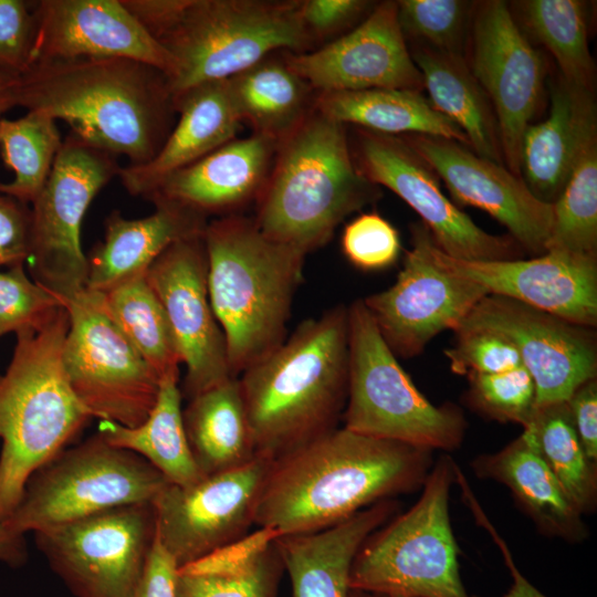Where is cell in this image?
<instances>
[{"label": "cell", "instance_id": "6da1fadb", "mask_svg": "<svg viewBox=\"0 0 597 597\" xmlns=\"http://www.w3.org/2000/svg\"><path fill=\"white\" fill-rule=\"evenodd\" d=\"M432 451L335 428L272 461L254 524L279 536L317 532L421 488Z\"/></svg>", "mask_w": 597, "mask_h": 597}, {"label": "cell", "instance_id": "7a4b0ae2", "mask_svg": "<svg viewBox=\"0 0 597 597\" xmlns=\"http://www.w3.org/2000/svg\"><path fill=\"white\" fill-rule=\"evenodd\" d=\"M18 106L65 122L71 133L128 165H143L171 132L167 76L139 61H48L20 76Z\"/></svg>", "mask_w": 597, "mask_h": 597}, {"label": "cell", "instance_id": "3957f363", "mask_svg": "<svg viewBox=\"0 0 597 597\" xmlns=\"http://www.w3.org/2000/svg\"><path fill=\"white\" fill-rule=\"evenodd\" d=\"M238 380L258 457L275 460L337 428L347 399L348 307L303 321Z\"/></svg>", "mask_w": 597, "mask_h": 597}, {"label": "cell", "instance_id": "277c9868", "mask_svg": "<svg viewBox=\"0 0 597 597\" xmlns=\"http://www.w3.org/2000/svg\"><path fill=\"white\" fill-rule=\"evenodd\" d=\"M203 240L209 300L224 335L230 373L238 377L285 341L307 254L239 214L208 222Z\"/></svg>", "mask_w": 597, "mask_h": 597}, {"label": "cell", "instance_id": "5b68a950", "mask_svg": "<svg viewBox=\"0 0 597 597\" xmlns=\"http://www.w3.org/2000/svg\"><path fill=\"white\" fill-rule=\"evenodd\" d=\"M70 326L65 306L19 332L0 380V521L18 506L29 479L55 458L92 418L63 366Z\"/></svg>", "mask_w": 597, "mask_h": 597}, {"label": "cell", "instance_id": "8992f818", "mask_svg": "<svg viewBox=\"0 0 597 597\" xmlns=\"http://www.w3.org/2000/svg\"><path fill=\"white\" fill-rule=\"evenodd\" d=\"M379 196L355 165L345 125L314 107L277 145L253 220L265 235L307 254Z\"/></svg>", "mask_w": 597, "mask_h": 597}, {"label": "cell", "instance_id": "52a82bcc", "mask_svg": "<svg viewBox=\"0 0 597 597\" xmlns=\"http://www.w3.org/2000/svg\"><path fill=\"white\" fill-rule=\"evenodd\" d=\"M455 467L449 455L440 457L418 501L367 537L352 565V589L386 597H470L449 515Z\"/></svg>", "mask_w": 597, "mask_h": 597}, {"label": "cell", "instance_id": "ba28073f", "mask_svg": "<svg viewBox=\"0 0 597 597\" xmlns=\"http://www.w3.org/2000/svg\"><path fill=\"white\" fill-rule=\"evenodd\" d=\"M348 307V387L344 428L428 450L460 447L467 421L453 405L423 396L380 335L363 300Z\"/></svg>", "mask_w": 597, "mask_h": 597}, {"label": "cell", "instance_id": "9c48e42d", "mask_svg": "<svg viewBox=\"0 0 597 597\" xmlns=\"http://www.w3.org/2000/svg\"><path fill=\"white\" fill-rule=\"evenodd\" d=\"M300 1L190 0L159 43L175 57L171 97L198 84L230 78L273 51L303 53L312 44Z\"/></svg>", "mask_w": 597, "mask_h": 597}, {"label": "cell", "instance_id": "30bf717a", "mask_svg": "<svg viewBox=\"0 0 597 597\" xmlns=\"http://www.w3.org/2000/svg\"><path fill=\"white\" fill-rule=\"evenodd\" d=\"M168 484L147 460L97 432L39 469L3 523L18 534L35 533L119 506L153 504Z\"/></svg>", "mask_w": 597, "mask_h": 597}, {"label": "cell", "instance_id": "8fae6325", "mask_svg": "<svg viewBox=\"0 0 597 597\" xmlns=\"http://www.w3.org/2000/svg\"><path fill=\"white\" fill-rule=\"evenodd\" d=\"M116 158L70 132L32 203L29 270L33 281L64 306L86 289L81 227L93 199L117 177L121 166Z\"/></svg>", "mask_w": 597, "mask_h": 597}, {"label": "cell", "instance_id": "7c38bea8", "mask_svg": "<svg viewBox=\"0 0 597 597\" xmlns=\"http://www.w3.org/2000/svg\"><path fill=\"white\" fill-rule=\"evenodd\" d=\"M70 326L63 366L72 390L92 417L137 427L157 400L160 380L84 290L65 305Z\"/></svg>", "mask_w": 597, "mask_h": 597}, {"label": "cell", "instance_id": "4fadbf2b", "mask_svg": "<svg viewBox=\"0 0 597 597\" xmlns=\"http://www.w3.org/2000/svg\"><path fill=\"white\" fill-rule=\"evenodd\" d=\"M34 534L74 596L132 597L155 540V513L153 504L125 505Z\"/></svg>", "mask_w": 597, "mask_h": 597}, {"label": "cell", "instance_id": "5bb4252c", "mask_svg": "<svg viewBox=\"0 0 597 597\" xmlns=\"http://www.w3.org/2000/svg\"><path fill=\"white\" fill-rule=\"evenodd\" d=\"M355 153L358 170L411 207L449 256L465 261L521 259L522 248L513 238L485 232L444 196L437 174L405 137L360 128Z\"/></svg>", "mask_w": 597, "mask_h": 597}, {"label": "cell", "instance_id": "9a60e30c", "mask_svg": "<svg viewBox=\"0 0 597 597\" xmlns=\"http://www.w3.org/2000/svg\"><path fill=\"white\" fill-rule=\"evenodd\" d=\"M410 231L411 248L396 282L363 298L388 347L405 358L419 355L439 333L454 331L488 295L479 284L438 262L434 241L426 226L417 222Z\"/></svg>", "mask_w": 597, "mask_h": 597}, {"label": "cell", "instance_id": "2e32d148", "mask_svg": "<svg viewBox=\"0 0 597 597\" xmlns=\"http://www.w3.org/2000/svg\"><path fill=\"white\" fill-rule=\"evenodd\" d=\"M471 22L467 64L493 107L504 166L522 178V138L542 101L545 60L505 1L475 4Z\"/></svg>", "mask_w": 597, "mask_h": 597}, {"label": "cell", "instance_id": "e0dca14e", "mask_svg": "<svg viewBox=\"0 0 597 597\" xmlns=\"http://www.w3.org/2000/svg\"><path fill=\"white\" fill-rule=\"evenodd\" d=\"M272 461L256 457L192 484L169 483L158 494L156 535L179 568L248 535Z\"/></svg>", "mask_w": 597, "mask_h": 597}, {"label": "cell", "instance_id": "ac0fdd59", "mask_svg": "<svg viewBox=\"0 0 597 597\" xmlns=\"http://www.w3.org/2000/svg\"><path fill=\"white\" fill-rule=\"evenodd\" d=\"M485 331L506 338L536 386V407L566 401L596 377L597 343L593 328L574 324L513 298L488 294L453 331Z\"/></svg>", "mask_w": 597, "mask_h": 597}, {"label": "cell", "instance_id": "d6986e66", "mask_svg": "<svg viewBox=\"0 0 597 597\" xmlns=\"http://www.w3.org/2000/svg\"><path fill=\"white\" fill-rule=\"evenodd\" d=\"M145 276L165 311L186 366L182 397L190 399L233 378L224 335L209 300L203 234L171 244Z\"/></svg>", "mask_w": 597, "mask_h": 597}, {"label": "cell", "instance_id": "ffe728a7", "mask_svg": "<svg viewBox=\"0 0 597 597\" xmlns=\"http://www.w3.org/2000/svg\"><path fill=\"white\" fill-rule=\"evenodd\" d=\"M283 59L316 93L423 91L421 73L398 23L397 1L377 4L355 29L323 48L286 52Z\"/></svg>", "mask_w": 597, "mask_h": 597}, {"label": "cell", "instance_id": "44dd1931", "mask_svg": "<svg viewBox=\"0 0 597 597\" xmlns=\"http://www.w3.org/2000/svg\"><path fill=\"white\" fill-rule=\"evenodd\" d=\"M32 13L31 66L48 61L123 57L154 66L168 81L177 72L175 57L121 0H41L32 6Z\"/></svg>", "mask_w": 597, "mask_h": 597}, {"label": "cell", "instance_id": "7402d4cb", "mask_svg": "<svg viewBox=\"0 0 597 597\" xmlns=\"http://www.w3.org/2000/svg\"><path fill=\"white\" fill-rule=\"evenodd\" d=\"M406 139L442 179L458 205L489 213L522 249L535 255L546 252L553 205L537 199L523 178L454 140L423 135Z\"/></svg>", "mask_w": 597, "mask_h": 597}, {"label": "cell", "instance_id": "603a6c76", "mask_svg": "<svg viewBox=\"0 0 597 597\" xmlns=\"http://www.w3.org/2000/svg\"><path fill=\"white\" fill-rule=\"evenodd\" d=\"M439 263L488 294L513 298L577 325L597 324V254L546 251L528 260L465 261L433 244Z\"/></svg>", "mask_w": 597, "mask_h": 597}, {"label": "cell", "instance_id": "cb8c5ba5", "mask_svg": "<svg viewBox=\"0 0 597 597\" xmlns=\"http://www.w3.org/2000/svg\"><path fill=\"white\" fill-rule=\"evenodd\" d=\"M277 144L252 134L232 139L193 164L168 176L147 200H166L208 214H234L260 197Z\"/></svg>", "mask_w": 597, "mask_h": 597}, {"label": "cell", "instance_id": "d4e9b609", "mask_svg": "<svg viewBox=\"0 0 597 597\" xmlns=\"http://www.w3.org/2000/svg\"><path fill=\"white\" fill-rule=\"evenodd\" d=\"M172 104L179 118L155 157L119 169L117 177L132 196L148 199L168 176L234 139L242 123L228 78L190 87Z\"/></svg>", "mask_w": 597, "mask_h": 597}, {"label": "cell", "instance_id": "484cf974", "mask_svg": "<svg viewBox=\"0 0 597 597\" xmlns=\"http://www.w3.org/2000/svg\"><path fill=\"white\" fill-rule=\"evenodd\" d=\"M597 139V105L593 91L551 82V108L545 121L531 124L521 146V175L532 193L553 205L584 149Z\"/></svg>", "mask_w": 597, "mask_h": 597}, {"label": "cell", "instance_id": "4316f807", "mask_svg": "<svg viewBox=\"0 0 597 597\" xmlns=\"http://www.w3.org/2000/svg\"><path fill=\"white\" fill-rule=\"evenodd\" d=\"M151 202L156 210L144 218L127 219L119 211L106 218L103 242L86 256V290L104 292L144 274L171 244L203 234L206 217L171 201Z\"/></svg>", "mask_w": 597, "mask_h": 597}, {"label": "cell", "instance_id": "83f0119b", "mask_svg": "<svg viewBox=\"0 0 597 597\" xmlns=\"http://www.w3.org/2000/svg\"><path fill=\"white\" fill-rule=\"evenodd\" d=\"M397 502H378L331 527L274 540L293 597H349L354 558L367 537L383 526Z\"/></svg>", "mask_w": 597, "mask_h": 597}, {"label": "cell", "instance_id": "f1b7e54d", "mask_svg": "<svg viewBox=\"0 0 597 597\" xmlns=\"http://www.w3.org/2000/svg\"><path fill=\"white\" fill-rule=\"evenodd\" d=\"M476 476L506 485L521 509L545 535L568 542L587 536L583 515L574 507L541 455L527 429L502 450L475 458Z\"/></svg>", "mask_w": 597, "mask_h": 597}, {"label": "cell", "instance_id": "f546056e", "mask_svg": "<svg viewBox=\"0 0 597 597\" xmlns=\"http://www.w3.org/2000/svg\"><path fill=\"white\" fill-rule=\"evenodd\" d=\"M276 537L261 528L180 567L177 597H277L284 567Z\"/></svg>", "mask_w": 597, "mask_h": 597}, {"label": "cell", "instance_id": "4dcf8cb0", "mask_svg": "<svg viewBox=\"0 0 597 597\" xmlns=\"http://www.w3.org/2000/svg\"><path fill=\"white\" fill-rule=\"evenodd\" d=\"M410 54L431 105L459 126L474 154L504 165L493 107L462 54L427 45H419Z\"/></svg>", "mask_w": 597, "mask_h": 597}, {"label": "cell", "instance_id": "1f68e13d", "mask_svg": "<svg viewBox=\"0 0 597 597\" xmlns=\"http://www.w3.org/2000/svg\"><path fill=\"white\" fill-rule=\"evenodd\" d=\"M182 422L192 458L205 476L258 457L238 377L188 399Z\"/></svg>", "mask_w": 597, "mask_h": 597}, {"label": "cell", "instance_id": "d6a6232c", "mask_svg": "<svg viewBox=\"0 0 597 597\" xmlns=\"http://www.w3.org/2000/svg\"><path fill=\"white\" fill-rule=\"evenodd\" d=\"M314 107L344 125L355 124L385 135L440 137L469 147L459 126L439 113L419 91L371 88L317 93Z\"/></svg>", "mask_w": 597, "mask_h": 597}, {"label": "cell", "instance_id": "836d02e7", "mask_svg": "<svg viewBox=\"0 0 597 597\" xmlns=\"http://www.w3.org/2000/svg\"><path fill=\"white\" fill-rule=\"evenodd\" d=\"M282 59L270 55L228 78L242 122L277 145L314 109L316 92Z\"/></svg>", "mask_w": 597, "mask_h": 597}, {"label": "cell", "instance_id": "e575fe53", "mask_svg": "<svg viewBox=\"0 0 597 597\" xmlns=\"http://www.w3.org/2000/svg\"><path fill=\"white\" fill-rule=\"evenodd\" d=\"M179 378L160 381L155 406L137 427L100 420L98 433L112 446L133 451L176 485L192 484L205 475L198 469L182 422V394Z\"/></svg>", "mask_w": 597, "mask_h": 597}, {"label": "cell", "instance_id": "d590c367", "mask_svg": "<svg viewBox=\"0 0 597 597\" xmlns=\"http://www.w3.org/2000/svg\"><path fill=\"white\" fill-rule=\"evenodd\" d=\"M94 293L103 311L159 380L179 378L181 357L165 311L145 273Z\"/></svg>", "mask_w": 597, "mask_h": 597}, {"label": "cell", "instance_id": "8d00e7d4", "mask_svg": "<svg viewBox=\"0 0 597 597\" xmlns=\"http://www.w3.org/2000/svg\"><path fill=\"white\" fill-rule=\"evenodd\" d=\"M530 34L554 56L561 76L593 91L595 63L588 48L586 2L525 0L515 2Z\"/></svg>", "mask_w": 597, "mask_h": 597}, {"label": "cell", "instance_id": "74e56055", "mask_svg": "<svg viewBox=\"0 0 597 597\" xmlns=\"http://www.w3.org/2000/svg\"><path fill=\"white\" fill-rule=\"evenodd\" d=\"M523 429L534 436L541 455L574 507L582 515L593 513L597 504V468L582 446L567 402L537 406Z\"/></svg>", "mask_w": 597, "mask_h": 597}, {"label": "cell", "instance_id": "f35d334b", "mask_svg": "<svg viewBox=\"0 0 597 597\" xmlns=\"http://www.w3.org/2000/svg\"><path fill=\"white\" fill-rule=\"evenodd\" d=\"M62 142L56 121L44 113L0 117L1 158L14 172L11 181L0 182V192L32 205L51 175Z\"/></svg>", "mask_w": 597, "mask_h": 597}, {"label": "cell", "instance_id": "ab89813d", "mask_svg": "<svg viewBox=\"0 0 597 597\" xmlns=\"http://www.w3.org/2000/svg\"><path fill=\"white\" fill-rule=\"evenodd\" d=\"M546 251L597 254V139L584 149L553 203Z\"/></svg>", "mask_w": 597, "mask_h": 597}, {"label": "cell", "instance_id": "60d3db41", "mask_svg": "<svg viewBox=\"0 0 597 597\" xmlns=\"http://www.w3.org/2000/svg\"><path fill=\"white\" fill-rule=\"evenodd\" d=\"M475 4L462 0H399L397 18L405 39L462 54Z\"/></svg>", "mask_w": 597, "mask_h": 597}, {"label": "cell", "instance_id": "b9f144b4", "mask_svg": "<svg viewBox=\"0 0 597 597\" xmlns=\"http://www.w3.org/2000/svg\"><path fill=\"white\" fill-rule=\"evenodd\" d=\"M467 400L485 417L525 428L536 409V386L521 365L498 374L468 375Z\"/></svg>", "mask_w": 597, "mask_h": 597}, {"label": "cell", "instance_id": "7bdbcfd3", "mask_svg": "<svg viewBox=\"0 0 597 597\" xmlns=\"http://www.w3.org/2000/svg\"><path fill=\"white\" fill-rule=\"evenodd\" d=\"M60 306L57 296L29 279L24 264L0 271V336L34 327Z\"/></svg>", "mask_w": 597, "mask_h": 597}, {"label": "cell", "instance_id": "ee69618b", "mask_svg": "<svg viewBox=\"0 0 597 597\" xmlns=\"http://www.w3.org/2000/svg\"><path fill=\"white\" fill-rule=\"evenodd\" d=\"M342 250L348 261L365 271L392 265L400 253L397 229L377 212H364L346 224Z\"/></svg>", "mask_w": 597, "mask_h": 597}, {"label": "cell", "instance_id": "f6af8a7d", "mask_svg": "<svg viewBox=\"0 0 597 597\" xmlns=\"http://www.w3.org/2000/svg\"><path fill=\"white\" fill-rule=\"evenodd\" d=\"M450 368L459 375L498 374L522 365L516 348L495 333H457V343L444 350Z\"/></svg>", "mask_w": 597, "mask_h": 597}, {"label": "cell", "instance_id": "bcb514c9", "mask_svg": "<svg viewBox=\"0 0 597 597\" xmlns=\"http://www.w3.org/2000/svg\"><path fill=\"white\" fill-rule=\"evenodd\" d=\"M34 38L32 7L0 0V71L21 76L31 66Z\"/></svg>", "mask_w": 597, "mask_h": 597}, {"label": "cell", "instance_id": "7dc6e473", "mask_svg": "<svg viewBox=\"0 0 597 597\" xmlns=\"http://www.w3.org/2000/svg\"><path fill=\"white\" fill-rule=\"evenodd\" d=\"M31 209L9 196H0V266L24 264L30 250Z\"/></svg>", "mask_w": 597, "mask_h": 597}, {"label": "cell", "instance_id": "c3c4849f", "mask_svg": "<svg viewBox=\"0 0 597 597\" xmlns=\"http://www.w3.org/2000/svg\"><path fill=\"white\" fill-rule=\"evenodd\" d=\"M368 4L362 0H304L300 1V17L307 34L315 41L347 27Z\"/></svg>", "mask_w": 597, "mask_h": 597}, {"label": "cell", "instance_id": "681fc988", "mask_svg": "<svg viewBox=\"0 0 597 597\" xmlns=\"http://www.w3.org/2000/svg\"><path fill=\"white\" fill-rule=\"evenodd\" d=\"M179 566L155 534L143 574L132 597H177Z\"/></svg>", "mask_w": 597, "mask_h": 597}, {"label": "cell", "instance_id": "f907efd6", "mask_svg": "<svg viewBox=\"0 0 597 597\" xmlns=\"http://www.w3.org/2000/svg\"><path fill=\"white\" fill-rule=\"evenodd\" d=\"M573 425L582 446L594 463L597 462V379L580 384L566 400Z\"/></svg>", "mask_w": 597, "mask_h": 597}, {"label": "cell", "instance_id": "816d5d0a", "mask_svg": "<svg viewBox=\"0 0 597 597\" xmlns=\"http://www.w3.org/2000/svg\"><path fill=\"white\" fill-rule=\"evenodd\" d=\"M190 0H121L126 10L156 41L178 22Z\"/></svg>", "mask_w": 597, "mask_h": 597}, {"label": "cell", "instance_id": "f5cc1de1", "mask_svg": "<svg viewBox=\"0 0 597 597\" xmlns=\"http://www.w3.org/2000/svg\"><path fill=\"white\" fill-rule=\"evenodd\" d=\"M472 514L475 517L478 524L484 527L488 533L491 535L492 540L499 546L502 557L510 570L512 577V585L506 594L501 597H546L538 589H536L521 572L517 569L514 559L511 555V552L505 543V541L500 536L498 531L491 524L484 511L480 505H474L472 509ZM478 597V596H472Z\"/></svg>", "mask_w": 597, "mask_h": 597}, {"label": "cell", "instance_id": "db71d44e", "mask_svg": "<svg viewBox=\"0 0 597 597\" xmlns=\"http://www.w3.org/2000/svg\"><path fill=\"white\" fill-rule=\"evenodd\" d=\"M27 559V546L22 534L11 531L0 521V561L10 566H21Z\"/></svg>", "mask_w": 597, "mask_h": 597}, {"label": "cell", "instance_id": "11a10c76", "mask_svg": "<svg viewBox=\"0 0 597 597\" xmlns=\"http://www.w3.org/2000/svg\"><path fill=\"white\" fill-rule=\"evenodd\" d=\"M20 76L0 71V117L18 106Z\"/></svg>", "mask_w": 597, "mask_h": 597}, {"label": "cell", "instance_id": "9f6ffc18", "mask_svg": "<svg viewBox=\"0 0 597 597\" xmlns=\"http://www.w3.org/2000/svg\"><path fill=\"white\" fill-rule=\"evenodd\" d=\"M349 597H386L378 594L367 593L363 590L352 589Z\"/></svg>", "mask_w": 597, "mask_h": 597}, {"label": "cell", "instance_id": "6f0895ef", "mask_svg": "<svg viewBox=\"0 0 597 597\" xmlns=\"http://www.w3.org/2000/svg\"><path fill=\"white\" fill-rule=\"evenodd\" d=\"M1 377H2V376L0 375V380H1Z\"/></svg>", "mask_w": 597, "mask_h": 597}]
</instances>
